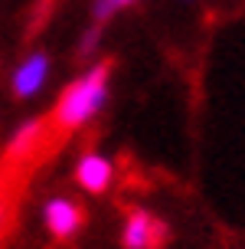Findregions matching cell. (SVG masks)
<instances>
[{"label":"cell","instance_id":"1","mask_svg":"<svg viewBox=\"0 0 245 249\" xmlns=\"http://www.w3.org/2000/svg\"><path fill=\"white\" fill-rule=\"evenodd\" d=\"M108 75H111V62H98L92 72H85L79 82H72V86L59 95L56 112L46 118L49 131L59 138V141L69 135L72 128L85 124L88 118L101 108V102L108 95Z\"/></svg>","mask_w":245,"mask_h":249},{"label":"cell","instance_id":"2","mask_svg":"<svg viewBox=\"0 0 245 249\" xmlns=\"http://www.w3.org/2000/svg\"><path fill=\"white\" fill-rule=\"evenodd\" d=\"M170 230L163 220L150 216L147 210H131L128 213V223H124V249H163L167 246Z\"/></svg>","mask_w":245,"mask_h":249},{"label":"cell","instance_id":"3","mask_svg":"<svg viewBox=\"0 0 245 249\" xmlns=\"http://www.w3.org/2000/svg\"><path fill=\"white\" fill-rule=\"evenodd\" d=\"M85 223V210L75 203V200L56 197L46 203V226L56 239H72Z\"/></svg>","mask_w":245,"mask_h":249},{"label":"cell","instance_id":"4","mask_svg":"<svg viewBox=\"0 0 245 249\" xmlns=\"http://www.w3.org/2000/svg\"><path fill=\"white\" fill-rule=\"evenodd\" d=\"M23 180H26V171L0 164V239L7 236V230L13 223V207H16V197L23 190Z\"/></svg>","mask_w":245,"mask_h":249},{"label":"cell","instance_id":"5","mask_svg":"<svg viewBox=\"0 0 245 249\" xmlns=\"http://www.w3.org/2000/svg\"><path fill=\"white\" fill-rule=\"evenodd\" d=\"M75 180L85 187L88 194H105L111 184V164L101 154H85L75 167Z\"/></svg>","mask_w":245,"mask_h":249},{"label":"cell","instance_id":"6","mask_svg":"<svg viewBox=\"0 0 245 249\" xmlns=\"http://www.w3.org/2000/svg\"><path fill=\"white\" fill-rule=\"evenodd\" d=\"M46 72H49V59H46V56H43V53L30 56V59L16 69V75H13V92H16L20 99L33 95V92H39V86H43Z\"/></svg>","mask_w":245,"mask_h":249},{"label":"cell","instance_id":"7","mask_svg":"<svg viewBox=\"0 0 245 249\" xmlns=\"http://www.w3.org/2000/svg\"><path fill=\"white\" fill-rule=\"evenodd\" d=\"M134 0H98V7H95V20L98 23H105L114 10H121V7H131Z\"/></svg>","mask_w":245,"mask_h":249}]
</instances>
